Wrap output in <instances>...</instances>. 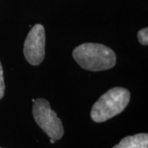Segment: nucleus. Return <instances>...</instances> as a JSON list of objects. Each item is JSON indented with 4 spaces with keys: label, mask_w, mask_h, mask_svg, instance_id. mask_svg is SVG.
<instances>
[{
    "label": "nucleus",
    "mask_w": 148,
    "mask_h": 148,
    "mask_svg": "<svg viewBox=\"0 0 148 148\" xmlns=\"http://www.w3.org/2000/svg\"><path fill=\"white\" fill-rule=\"evenodd\" d=\"M113 148H148V134L138 133L125 137Z\"/></svg>",
    "instance_id": "nucleus-5"
},
{
    "label": "nucleus",
    "mask_w": 148,
    "mask_h": 148,
    "mask_svg": "<svg viewBox=\"0 0 148 148\" xmlns=\"http://www.w3.org/2000/svg\"><path fill=\"white\" fill-rule=\"evenodd\" d=\"M50 143H52V144H54L55 143V140H53L52 138H50Z\"/></svg>",
    "instance_id": "nucleus-8"
},
{
    "label": "nucleus",
    "mask_w": 148,
    "mask_h": 148,
    "mask_svg": "<svg viewBox=\"0 0 148 148\" xmlns=\"http://www.w3.org/2000/svg\"><path fill=\"white\" fill-rule=\"evenodd\" d=\"M32 113L38 126L53 140H59L64 133V126L57 114L51 109L50 104L43 98L33 102Z\"/></svg>",
    "instance_id": "nucleus-3"
},
{
    "label": "nucleus",
    "mask_w": 148,
    "mask_h": 148,
    "mask_svg": "<svg viewBox=\"0 0 148 148\" xmlns=\"http://www.w3.org/2000/svg\"><path fill=\"white\" fill-rule=\"evenodd\" d=\"M130 91L123 87H114L101 95L92 106L90 118L95 123H103L125 110L130 101Z\"/></svg>",
    "instance_id": "nucleus-2"
},
{
    "label": "nucleus",
    "mask_w": 148,
    "mask_h": 148,
    "mask_svg": "<svg viewBox=\"0 0 148 148\" xmlns=\"http://www.w3.org/2000/svg\"><path fill=\"white\" fill-rule=\"evenodd\" d=\"M0 148H2V147H0Z\"/></svg>",
    "instance_id": "nucleus-9"
},
{
    "label": "nucleus",
    "mask_w": 148,
    "mask_h": 148,
    "mask_svg": "<svg viewBox=\"0 0 148 148\" xmlns=\"http://www.w3.org/2000/svg\"><path fill=\"white\" fill-rule=\"evenodd\" d=\"M23 52L30 64L37 66L42 63L45 54V32L41 24H36L28 33Z\"/></svg>",
    "instance_id": "nucleus-4"
},
{
    "label": "nucleus",
    "mask_w": 148,
    "mask_h": 148,
    "mask_svg": "<svg viewBox=\"0 0 148 148\" xmlns=\"http://www.w3.org/2000/svg\"><path fill=\"white\" fill-rule=\"evenodd\" d=\"M4 90H5V83H4V78H3V70L2 64L0 63V99L3 97Z\"/></svg>",
    "instance_id": "nucleus-7"
},
{
    "label": "nucleus",
    "mask_w": 148,
    "mask_h": 148,
    "mask_svg": "<svg viewBox=\"0 0 148 148\" xmlns=\"http://www.w3.org/2000/svg\"><path fill=\"white\" fill-rule=\"evenodd\" d=\"M75 61L83 69L98 72L112 69L116 64V54L104 45L84 43L73 51Z\"/></svg>",
    "instance_id": "nucleus-1"
},
{
    "label": "nucleus",
    "mask_w": 148,
    "mask_h": 148,
    "mask_svg": "<svg viewBox=\"0 0 148 148\" xmlns=\"http://www.w3.org/2000/svg\"><path fill=\"white\" fill-rule=\"evenodd\" d=\"M138 41L143 45H148V29L143 28L141 31H139L138 33Z\"/></svg>",
    "instance_id": "nucleus-6"
}]
</instances>
